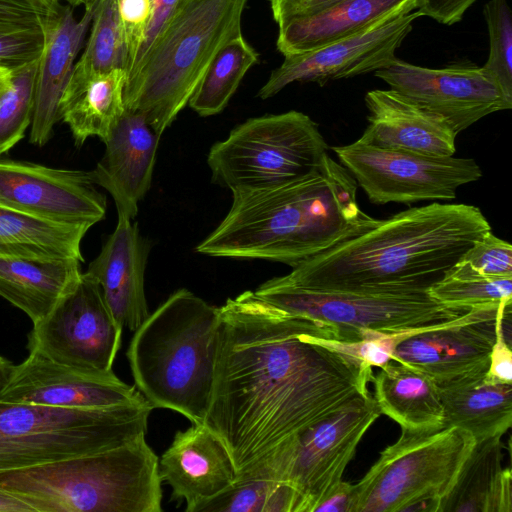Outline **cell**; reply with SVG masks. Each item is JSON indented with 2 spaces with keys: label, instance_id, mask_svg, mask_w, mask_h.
<instances>
[{
  "label": "cell",
  "instance_id": "18",
  "mask_svg": "<svg viewBox=\"0 0 512 512\" xmlns=\"http://www.w3.org/2000/svg\"><path fill=\"white\" fill-rule=\"evenodd\" d=\"M0 400L67 409H102L148 402L113 371L93 372L51 361L37 353L14 365Z\"/></svg>",
  "mask_w": 512,
  "mask_h": 512
},
{
  "label": "cell",
  "instance_id": "42",
  "mask_svg": "<svg viewBox=\"0 0 512 512\" xmlns=\"http://www.w3.org/2000/svg\"><path fill=\"white\" fill-rule=\"evenodd\" d=\"M340 0H270L273 19L278 26L316 14Z\"/></svg>",
  "mask_w": 512,
  "mask_h": 512
},
{
  "label": "cell",
  "instance_id": "13",
  "mask_svg": "<svg viewBox=\"0 0 512 512\" xmlns=\"http://www.w3.org/2000/svg\"><path fill=\"white\" fill-rule=\"evenodd\" d=\"M123 329L110 312L98 282L85 272L46 317L33 323L27 349L66 366L110 372Z\"/></svg>",
  "mask_w": 512,
  "mask_h": 512
},
{
  "label": "cell",
  "instance_id": "15",
  "mask_svg": "<svg viewBox=\"0 0 512 512\" xmlns=\"http://www.w3.org/2000/svg\"><path fill=\"white\" fill-rule=\"evenodd\" d=\"M421 16L417 10L396 16L366 32L303 54L287 55L258 92L268 99L293 82H316L354 77L389 66L397 48Z\"/></svg>",
  "mask_w": 512,
  "mask_h": 512
},
{
  "label": "cell",
  "instance_id": "26",
  "mask_svg": "<svg viewBox=\"0 0 512 512\" xmlns=\"http://www.w3.org/2000/svg\"><path fill=\"white\" fill-rule=\"evenodd\" d=\"M81 261L0 256V296L36 323L79 282Z\"/></svg>",
  "mask_w": 512,
  "mask_h": 512
},
{
  "label": "cell",
  "instance_id": "49",
  "mask_svg": "<svg viewBox=\"0 0 512 512\" xmlns=\"http://www.w3.org/2000/svg\"><path fill=\"white\" fill-rule=\"evenodd\" d=\"M64 1H66L71 7H76V6H80V5H83L85 7L88 5H95L98 0H64Z\"/></svg>",
  "mask_w": 512,
  "mask_h": 512
},
{
  "label": "cell",
  "instance_id": "19",
  "mask_svg": "<svg viewBox=\"0 0 512 512\" xmlns=\"http://www.w3.org/2000/svg\"><path fill=\"white\" fill-rule=\"evenodd\" d=\"M159 140L141 113L125 110L104 141V155L89 174L110 193L119 218L137 215L151 185Z\"/></svg>",
  "mask_w": 512,
  "mask_h": 512
},
{
  "label": "cell",
  "instance_id": "38",
  "mask_svg": "<svg viewBox=\"0 0 512 512\" xmlns=\"http://www.w3.org/2000/svg\"><path fill=\"white\" fill-rule=\"evenodd\" d=\"M118 13L125 47L127 74L135 64L152 19V0H118Z\"/></svg>",
  "mask_w": 512,
  "mask_h": 512
},
{
  "label": "cell",
  "instance_id": "12",
  "mask_svg": "<svg viewBox=\"0 0 512 512\" xmlns=\"http://www.w3.org/2000/svg\"><path fill=\"white\" fill-rule=\"evenodd\" d=\"M332 150L374 204L451 200L460 186L482 176L471 158L431 157L359 141Z\"/></svg>",
  "mask_w": 512,
  "mask_h": 512
},
{
  "label": "cell",
  "instance_id": "14",
  "mask_svg": "<svg viewBox=\"0 0 512 512\" xmlns=\"http://www.w3.org/2000/svg\"><path fill=\"white\" fill-rule=\"evenodd\" d=\"M375 76L442 117L457 134L491 113L512 108V94L483 67L429 69L396 58Z\"/></svg>",
  "mask_w": 512,
  "mask_h": 512
},
{
  "label": "cell",
  "instance_id": "2",
  "mask_svg": "<svg viewBox=\"0 0 512 512\" xmlns=\"http://www.w3.org/2000/svg\"><path fill=\"white\" fill-rule=\"evenodd\" d=\"M491 231L469 204L432 203L401 211L303 261L284 275L318 290L422 293Z\"/></svg>",
  "mask_w": 512,
  "mask_h": 512
},
{
  "label": "cell",
  "instance_id": "23",
  "mask_svg": "<svg viewBox=\"0 0 512 512\" xmlns=\"http://www.w3.org/2000/svg\"><path fill=\"white\" fill-rule=\"evenodd\" d=\"M149 251L150 244L137 223L118 217L114 231L86 271L98 282L117 323L133 332L150 314L144 291Z\"/></svg>",
  "mask_w": 512,
  "mask_h": 512
},
{
  "label": "cell",
  "instance_id": "46",
  "mask_svg": "<svg viewBox=\"0 0 512 512\" xmlns=\"http://www.w3.org/2000/svg\"><path fill=\"white\" fill-rule=\"evenodd\" d=\"M0 512H34L19 498L0 490Z\"/></svg>",
  "mask_w": 512,
  "mask_h": 512
},
{
  "label": "cell",
  "instance_id": "45",
  "mask_svg": "<svg viewBox=\"0 0 512 512\" xmlns=\"http://www.w3.org/2000/svg\"><path fill=\"white\" fill-rule=\"evenodd\" d=\"M179 2L180 0H152V19L140 54L149 46L159 30L169 19Z\"/></svg>",
  "mask_w": 512,
  "mask_h": 512
},
{
  "label": "cell",
  "instance_id": "41",
  "mask_svg": "<svg viewBox=\"0 0 512 512\" xmlns=\"http://www.w3.org/2000/svg\"><path fill=\"white\" fill-rule=\"evenodd\" d=\"M511 302L502 303L496 317V338L489 357V367L486 374L496 380L512 383V350L511 341L507 340L501 331L500 321L503 312Z\"/></svg>",
  "mask_w": 512,
  "mask_h": 512
},
{
  "label": "cell",
  "instance_id": "10",
  "mask_svg": "<svg viewBox=\"0 0 512 512\" xmlns=\"http://www.w3.org/2000/svg\"><path fill=\"white\" fill-rule=\"evenodd\" d=\"M254 293L294 316L334 327L339 340H359V331L400 332L444 323L470 309L446 306L422 293H366L300 287L274 277Z\"/></svg>",
  "mask_w": 512,
  "mask_h": 512
},
{
  "label": "cell",
  "instance_id": "3",
  "mask_svg": "<svg viewBox=\"0 0 512 512\" xmlns=\"http://www.w3.org/2000/svg\"><path fill=\"white\" fill-rule=\"evenodd\" d=\"M356 192L350 172L326 153L304 176L233 192L227 215L196 251L293 268L377 222L360 209Z\"/></svg>",
  "mask_w": 512,
  "mask_h": 512
},
{
  "label": "cell",
  "instance_id": "22",
  "mask_svg": "<svg viewBox=\"0 0 512 512\" xmlns=\"http://www.w3.org/2000/svg\"><path fill=\"white\" fill-rule=\"evenodd\" d=\"M368 125L357 140L383 149L431 157H450L456 151L457 133L440 116L401 93L371 90L365 96Z\"/></svg>",
  "mask_w": 512,
  "mask_h": 512
},
{
  "label": "cell",
  "instance_id": "35",
  "mask_svg": "<svg viewBox=\"0 0 512 512\" xmlns=\"http://www.w3.org/2000/svg\"><path fill=\"white\" fill-rule=\"evenodd\" d=\"M39 57L11 69L10 85L0 98V155L9 151L31 125Z\"/></svg>",
  "mask_w": 512,
  "mask_h": 512
},
{
  "label": "cell",
  "instance_id": "40",
  "mask_svg": "<svg viewBox=\"0 0 512 512\" xmlns=\"http://www.w3.org/2000/svg\"><path fill=\"white\" fill-rule=\"evenodd\" d=\"M58 7L52 9L44 0H0V26L41 29L43 20Z\"/></svg>",
  "mask_w": 512,
  "mask_h": 512
},
{
  "label": "cell",
  "instance_id": "1",
  "mask_svg": "<svg viewBox=\"0 0 512 512\" xmlns=\"http://www.w3.org/2000/svg\"><path fill=\"white\" fill-rule=\"evenodd\" d=\"M220 308L214 383L204 425L237 476L292 447L310 427L368 396L372 367L327 348L332 326L290 315L245 291Z\"/></svg>",
  "mask_w": 512,
  "mask_h": 512
},
{
  "label": "cell",
  "instance_id": "33",
  "mask_svg": "<svg viewBox=\"0 0 512 512\" xmlns=\"http://www.w3.org/2000/svg\"><path fill=\"white\" fill-rule=\"evenodd\" d=\"M193 512H300V502L286 483L269 478H243L196 506Z\"/></svg>",
  "mask_w": 512,
  "mask_h": 512
},
{
  "label": "cell",
  "instance_id": "16",
  "mask_svg": "<svg viewBox=\"0 0 512 512\" xmlns=\"http://www.w3.org/2000/svg\"><path fill=\"white\" fill-rule=\"evenodd\" d=\"M89 172L0 159V205L57 222L92 227L106 214V197Z\"/></svg>",
  "mask_w": 512,
  "mask_h": 512
},
{
  "label": "cell",
  "instance_id": "20",
  "mask_svg": "<svg viewBox=\"0 0 512 512\" xmlns=\"http://www.w3.org/2000/svg\"><path fill=\"white\" fill-rule=\"evenodd\" d=\"M95 5L85 6L80 19L72 7L60 5L42 22L43 47L35 81L30 142L44 146L61 120L59 105L72 76L75 59L91 24Z\"/></svg>",
  "mask_w": 512,
  "mask_h": 512
},
{
  "label": "cell",
  "instance_id": "29",
  "mask_svg": "<svg viewBox=\"0 0 512 512\" xmlns=\"http://www.w3.org/2000/svg\"><path fill=\"white\" fill-rule=\"evenodd\" d=\"M501 463V437L476 442L440 512H511V471Z\"/></svg>",
  "mask_w": 512,
  "mask_h": 512
},
{
  "label": "cell",
  "instance_id": "47",
  "mask_svg": "<svg viewBox=\"0 0 512 512\" xmlns=\"http://www.w3.org/2000/svg\"><path fill=\"white\" fill-rule=\"evenodd\" d=\"M13 363L7 358L0 356V391L7 383L13 370Z\"/></svg>",
  "mask_w": 512,
  "mask_h": 512
},
{
  "label": "cell",
  "instance_id": "4",
  "mask_svg": "<svg viewBox=\"0 0 512 512\" xmlns=\"http://www.w3.org/2000/svg\"><path fill=\"white\" fill-rule=\"evenodd\" d=\"M219 325V307L181 288L134 331L126 356L137 390L153 408L173 410L191 424H204Z\"/></svg>",
  "mask_w": 512,
  "mask_h": 512
},
{
  "label": "cell",
  "instance_id": "28",
  "mask_svg": "<svg viewBox=\"0 0 512 512\" xmlns=\"http://www.w3.org/2000/svg\"><path fill=\"white\" fill-rule=\"evenodd\" d=\"M127 72L117 68L80 80H70L60 101V118L68 125L75 145L91 136L106 141L125 112Z\"/></svg>",
  "mask_w": 512,
  "mask_h": 512
},
{
  "label": "cell",
  "instance_id": "30",
  "mask_svg": "<svg viewBox=\"0 0 512 512\" xmlns=\"http://www.w3.org/2000/svg\"><path fill=\"white\" fill-rule=\"evenodd\" d=\"M89 228L0 205V256L83 262L81 242Z\"/></svg>",
  "mask_w": 512,
  "mask_h": 512
},
{
  "label": "cell",
  "instance_id": "24",
  "mask_svg": "<svg viewBox=\"0 0 512 512\" xmlns=\"http://www.w3.org/2000/svg\"><path fill=\"white\" fill-rule=\"evenodd\" d=\"M418 0H340L308 17L279 27L277 49L303 54L366 32L417 8Z\"/></svg>",
  "mask_w": 512,
  "mask_h": 512
},
{
  "label": "cell",
  "instance_id": "34",
  "mask_svg": "<svg viewBox=\"0 0 512 512\" xmlns=\"http://www.w3.org/2000/svg\"><path fill=\"white\" fill-rule=\"evenodd\" d=\"M436 301L450 307L471 309L512 301V277H487L461 259L428 289Z\"/></svg>",
  "mask_w": 512,
  "mask_h": 512
},
{
  "label": "cell",
  "instance_id": "37",
  "mask_svg": "<svg viewBox=\"0 0 512 512\" xmlns=\"http://www.w3.org/2000/svg\"><path fill=\"white\" fill-rule=\"evenodd\" d=\"M461 260L482 276L512 277L511 244L491 231L476 240Z\"/></svg>",
  "mask_w": 512,
  "mask_h": 512
},
{
  "label": "cell",
  "instance_id": "21",
  "mask_svg": "<svg viewBox=\"0 0 512 512\" xmlns=\"http://www.w3.org/2000/svg\"><path fill=\"white\" fill-rule=\"evenodd\" d=\"M159 475L172 488V499L185 511L215 497L237 478L232 458L220 438L204 424L177 431L159 459Z\"/></svg>",
  "mask_w": 512,
  "mask_h": 512
},
{
  "label": "cell",
  "instance_id": "9",
  "mask_svg": "<svg viewBox=\"0 0 512 512\" xmlns=\"http://www.w3.org/2000/svg\"><path fill=\"white\" fill-rule=\"evenodd\" d=\"M319 127L291 110L246 120L210 149L213 183L231 192L276 186L311 172L327 153Z\"/></svg>",
  "mask_w": 512,
  "mask_h": 512
},
{
  "label": "cell",
  "instance_id": "6",
  "mask_svg": "<svg viewBox=\"0 0 512 512\" xmlns=\"http://www.w3.org/2000/svg\"><path fill=\"white\" fill-rule=\"evenodd\" d=\"M159 458L145 436L121 446L0 472V490L34 512H161Z\"/></svg>",
  "mask_w": 512,
  "mask_h": 512
},
{
  "label": "cell",
  "instance_id": "8",
  "mask_svg": "<svg viewBox=\"0 0 512 512\" xmlns=\"http://www.w3.org/2000/svg\"><path fill=\"white\" fill-rule=\"evenodd\" d=\"M475 444L456 427L402 428L398 440L353 484L351 512H406L422 500L442 504Z\"/></svg>",
  "mask_w": 512,
  "mask_h": 512
},
{
  "label": "cell",
  "instance_id": "44",
  "mask_svg": "<svg viewBox=\"0 0 512 512\" xmlns=\"http://www.w3.org/2000/svg\"><path fill=\"white\" fill-rule=\"evenodd\" d=\"M353 484L342 480L314 512H351Z\"/></svg>",
  "mask_w": 512,
  "mask_h": 512
},
{
  "label": "cell",
  "instance_id": "7",
  "mask_svg": "<svg viewBox=\"0 0 512 512\" xmlns=\"http://www.w3.org/2000/svg\"><path fill=\"white\" fill-rule=\"evenodd\" d=\"M149 402L67 409L0 400V472L121 446L145 436Z\"/></svg>",
  "mask_w": 512,
  "mask_h": 512
},
{
  "label": "cell",
  "instance_id": "5",
  "mask_svg": "<svg viewBox=\"0 0 512 512\" xmlns=\"http://www.w3.org/2000/svg\"><path fill=\"white\" fill-rule=\"evenodd\" d=\"M248 0H180L127 74L125 110L161 137L188 104L211 61L242 34Z\"/></svg>",
  "mask_w": 512,
  "mask_h": 512
},
{
  "label": "cell",
  "instance_id": "43",
  "mask_svg": "<svg viewBox=\"0 0 512 512\" xmlns=\"http://www.w3.org/2000/svg\"><path fill=\"white\" fill-rule=\"evenodd\" d=\"M477 0H418L421 16H428L439 23L452 25L459 22L468 8Z\"/></svg>",
  "mask_w": 512,
  "mask_h": 512
},
{
  "label": "cell",
  "instance_id": "36",
  "mask_svg": "<svg viewBox=\"0 0 512 512\" xmlns=\"http://www.w3.org/2000/svg\"><path fill=\"white\" fill-rule=\"evenodd\" d=\"M490 51L483 68L512 94V14L507 0H490L484 6Z\"/></svg>",
  "mask_w": 512,
  "mask_h": 512
},
{
  "label": "cell",
  "instance_id": "32",
  "mask_svg": "<svg viewBox=\"0 0 512 512\" xmlns=\"http://www.w3.org/2000/svg\"><path fill=\"white\" fill-rule=\"evenodd\" d=\"M91 25L86 47L74 65L70 80L84 79L117 68L125 70L126 56L118 0H98Z\"/></svg>",
  "mask_w": 512,
  "mask_h": 512
},
{
  "label": "cell",
  "instance_id": "27",
  "mask_svg": "<svg viewBox=\"0 0 512 512\" xmlns=\"http://www.w3.org/2000/svg\"><path fill=\"white\" fill-rule=\"evenodd\" d=\"M380 411L409 430H438L443 405L436 382L424 372L391 360L372 378Z\"/></svg>",
  "mask_w": 512,
  "mask_h": 512
},
{
  "label": "cell",
  "instance_id": "17",
  "mask_svg": "<svg viewBox=\"0 0 512 512\" xmlns=\"http://www.w3.org/2000/svg\"><path fill=\"white\" fill-rule=\"evenodd\" d=\"M501 304L471 308L458 318L428 326L399 342L392 360L437 383L487 372Z\"/></svg>",
  "mask_w": 512,
  "mask_h": 512
},
{
  "label": "cell",
  "instance_id": "11",
  "mask_svg": "<svg viewBox=\"0 0 512 512\" xmlns=\"http://www.w3.org/2000/svg\"><path fill=\"white\" fill-rule=\"evenodd\" d=\"M380 414L372 394L358 397L308 428L292 447L236 479L269 478L286 483L299 498L300 512H314L342 481L358 444Z\"/></svg>",
  "mask_w": 512,
  "mask_h": 512
},
{
  "label": "cell",
  "instance_id": "31",
  "mask_svg": "<svg viewBox=\"0 0 512 512\" xmlns=\"http://www.w3.org/2000/svg\"><path fill=\"white\" fill-rule=\"evenodd\" d=\"M258 53L239 35L215 55L192 94L188 105L207 117L224 110L247 71L257 63Z\"/></svg>",
  "mask_w": 512,
  "mask_h": 512
},
{
  "label": "cell",
  "instance_id": "50",
  "mask_svg": "<svg viewBox=\"0 0 512 512\" xmlns=\"http://www.w3.org/2000/svg\"><path fill=\"white\" fill-rule=\"evenodd\" d=\"M46 1L48 4L52 5V6H58L60 3L59 1L60 0H44Z\"/></svg>",
  "mask_w": 512,
  "mask_h": 512
},
{
  "label": "cell",
  "instance_id": "48",
  "mask_svg": "<svg viewBox=\"0 0 512 512\" xmlns=\"http://www.w3.org/2000/svg\"><path fill=\"white\" fill-rule=\"evenodd\" d=\"M11 69L0 66V98L10 85Z\"/></svg>",
  "mask_w": 512,
  "mask_h": 512
},
{
  "label": "cell",
  "instance_id": "39",
  "mask_svg": "<svg viewBox=\"0 0 512 512\" xmlns=\"http://www.w3.org/2000/svg\"><path fill=\"white\" fill-rule=\"evenodd\" d=\"M43 47L41 29L0 26V66L19 67L40 56Z\"/></svg>",
  "mask_w": 512,
  "mask_h": 512
},
{
  "label": "cell",
  "instance_id": "25",
  "mask_svg": "<svg viewBox=\"0 0 512 512\" xmlns=\"http://www.w3.org/2000/svg\"><path fill=\"white\" fill-rule=\"evenodd\" d=\"M443 405V425L456 427L476 442L502 437L512 424V383L486 372L436 382Z\"/></svg>",
  "mask_w": 512,
  "mask_h": 512
}]
</instances>
